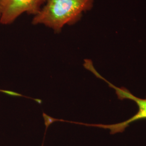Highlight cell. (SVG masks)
<instances>
[{"mask_svg":"<svg viewBox=\"0 0 146 146\" xmlns=\"http://www.w3.org/2000/svg\"><path fill=\"white\" fill-rule=\"evenodd\" d=\"M43 118H44V124L46 125L45 133L47 131L48 127L50 125H52V123H54L55 122H56V121H61V120L58 119H55V118H53L50 116H48L46 113H44V112L43 113Z\"/></svg>","mask_w":146,"mask_h":146,"instance_id":"4","label":"cell"},{"mask_svg":"<svg viewBox=\"0 0 146 146\" xmlns=\"http://www.w3.org/2000/svg\"><path fill=\"white\" fill-rule=\"evenodd\" d=\"M47 0H2L0 23L10 25L22 14L37 15Z\"/></svg>","mask_w":146,"mask_h":146,"instance_id":"3","label":"cell"},{"mask_svg":"<svg viewBox=\"0 0 146 146\" xmlns=\"http://www.w3.org/2000/svg\"><path fill=\"white\" fill-rule=\"evenodd\" d=\"M1 2H2V0H0V17L1 15Z\"/></svg>","mask_w":146,"mask_h":146,"instance_id":"6","label":"cell"},{"mask_svg":"<svg viewBox=\"0 0 146 146\" xmlns=\"http://www.w3.org/2000/svg\"><path fill=\"white\" fill-rule=\"evenodd\" d=\"M94 3V0H47L32 24L43 25L60 33L66 25L72 26L80 21Z\"/></svg>","mask_w":146,"mask_h":146,"instance_id":"1","label":"cell"},{"mask_svg":"<svg viewBox=\"0 0 146 146\" xmlns=\"http://www.w3.org/2000/svg\"><path fill=\"white\" fill-rule=\"evenodd\" d=\"M8 92V90H2V89H0V92H1V93H5V94H8V93H7Z\"/></svg>","mask_w":146,"mask_h":146,"instance_id":"5","label":"cell"},{"mask_svg":"<svg viewBox=\"0 0 146 146\" xmlns=\"http://www.w3.org/2000/svg\"><path fill=\"white\" fill-rule=\"evenodd\" d=\"M92 73H93L97 78H100L108 84L110 88L115 90V93L117 96V98L121 100H130L134 101L138 107V110L135 114L133 115L131 118L125 121L120 123H117L111 125H103V124H88L81 122H77V124L81 125L88 126V127H94L101 128L104 129H107L110 131V134L111 135L116 134L117 133H121L125 131V129L131 125V123L135 122L136 121L146 119V97L145 99H141L137 98L131 92L125 87L119 88L110 82L108 81L103 78L99 73L97 72L95 68H92L90 70Z\"/></svg>","mask_w":146,"mask_h":146,"instance_id":"2","label":"cell"}]
</instances>
